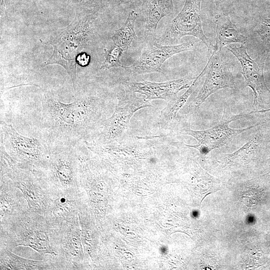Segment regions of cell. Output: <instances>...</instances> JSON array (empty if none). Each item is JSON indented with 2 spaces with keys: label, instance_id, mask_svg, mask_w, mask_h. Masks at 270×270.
Listing matches in <instances>:
<instances>
[{
  "label": "cell",
  "instance_id": "1",
  "mask_svg": "<svg viewBox=\"0 0 270 270\" xmlns=\"http://www.w3.org/2000/svg\"><path fill=\"white\" fill-rule=\"evenodd\" d=\"M42 126L52 145H74L88 142L106 119L104 102L86 95L65 104L45 94L42 100Z\"/></svg>",
  "mask_w": 270,
  "mask_h": 270
},
{
  "label": "cell",
  "instance_id": "2",
  "mask_svg": "<svg viewBox=\"0 0 270 270\" xmlns=\"http://www.w3.org/2000/svg\"><path fill=\"white\" fill-rule=\"evenodd\" d=\"M52 227L44 215L29 208L24 212L0 220V248L12 250L29 247L42 256H55L51 243Z\"/></svg>",
  "mask_w": 270,
  "mask_h": 270
},
{
  "label": "cell",
  "instance_id": "3",
  "mask_svg": "<svg viewBox=\"0 0 270 270\" xmlns=\"http://www.w3.org/2000/svg\"><path fill=\"white\" fill-rule=\"evenodd\" d=\"M95 18L96 15L76 12L72 22L56 32L46 42L52 46L53 52L44 66L58 64L63 67L70 78L75 91L78 86L76 59L95 34Z\"/></svg>",
  "mask_w": 270,
  "mask_h": 270
},
{
  "label": "cell",
  "instance_id": "4",
  "mask_svg": "<svg viewBox=\"0 0 270 270\" xmlns=\"http://www.w3.org/2000/svg\"><path fill=\"white\" fill-rule=\"evenodd\" d=\"M0 148L18 167L42 173L48 166L50 147L41 139L22 135L1 120Z\"/></svg>",
  "mask_w": 270,
  "mask_h": 270
},
{
  "label": "cell",
  "instance_id": "5",
  "mask_svg": "<svg viewBox=\"0 0 270 270\" xmlns=\"http://www.w3.org/2000/svg\"><path fill=\"white\" fill-rule=\"evenodd\" d=\"M0 175L7 176L22 192L30 210L44 215L54 195L41 172L18 167L0 148Z\"/></svg>",
  "mask_w": 270,
  "mask_h": 270
},
{
  "label": "cell",
  "instance_id": "6",
  "mask_svg": "<svg viewBox=\"0 0 270 270\" xmlns=\"http://www.w3.org/2000/svg\"><path fill=\"white\" fill-rule=\"evenodd\" d=\"M74 146L56 144L50 147L48 166L42 174L54 196L80 190L81 156Z\"/></svg>",
  "mask_w": 270,
  "mask_h": 270
},
{
  "label": "cell",
  "instance_id": "7",
  "mask_svg": "<svg viewBox=\"0 0 270 270\" xmlns=\"http://www.w3.org/2000/svg\"><path fill=\"white\" fill-rule=\"evenodd\" d=\"M52 227V245L56 255L51 257L55 270H82L86 266L78 216Z\"/></svg>",
  "mask_w": 270,
  "mask_h": 270
},
{
  "label": "cell",
  "instance_id": "8",
  "mask_svg": "<svg viewBox=\"0 0 270 270\" xmlns=\"http://www.w3.org/2000/svg\"><path fill=\"white\" fill-rule=\"evenodd\" d=\"M117 98L118 103L113 114L106 120L89 140L94 137V140L85 142L96 144L114 142L127 128L135 112L151 106L150 100L137 96L135 92L126 86L118 92Z\"/></svg>",
  "mask_w": 270,
  "mask_h": 270
},
{
  "label": "cell",
  "instance_id": "9",
  "mask_svg": "<svg viewBox=\"0 0 270 270\" xmlns=\"http://www.w3.org/2000/svg\"><path fill=\"white\" fill-rule=\"evenodd\" d=\"M206 78L195 98L186 107V111L194 113L211 94L218 90L235 87L233 77L234 65L232 60L222 51H213L206 64Z\"/></svg>",
  "mask_w": 270,
  "mask_h": 270
},
{
  "label": "cell",
  "instance_id": "10",
  "mask_svg": "<svg viewBox=\"0 0 270 270\" xmlns=\"http://www.w3.org/2000/svg\"><path fill=\"white\" fill-rule=\"evenodd\" d=\"M142 49L138 58L132 64L124 68L135 74L152 72L164 73L162 66L172 56L182 52L192 50L195 44L192 41L176 45L164 46L158 43L155 37H150Z\"/></svg>",
  "mask_w": 270,
  "mask_h": 270
},
{
  "label": "cell",
  "instance_id": "11",
  "mask_svg": "<svg viewBox=\"0 0 270 270\" xmlns=\"http://www.w3.org/2000/svg\"><path fill=\"white\" fill-rule=\"evenodd\" d=\"M246 114H238L228 117L222 120L214 126L202 130H194L190 128L182 130L180 132L182 134L192 136L198 141L195 145H186L187 146L197 149L202 156H206L212 150L219 148L226 145L238 134L246 132L254 126L260 124L242 129H234L230 126V124L236 120L244 118Z\"/></svg>",
  "mask_w": 270,
  "mask_h": 270
},
{
  "label": "cell",
  "instance_id": "12",
  "mask_svg": "<svg viewBox=\"0 0 270 270\" xmlns=\"http://www.w3.org/2000/svg\"><path fill=\"white\" fill-rule=\"evenodd\" d=\"M202 0H186L179 14L172 20L166 36L170 40H179L187 36L196 37L214 50V46L204 34L202 26L200 6Z\"/></svg>",
  "mask_w": 270,
  "mask_h": 270
},
{
  "label": "cell",
  "instance_id": "13",
  "mask_svg": "<svg viewBox=\"0 0 270 270\" xmlns=\"http://www.w3.org/2000/svg\"><path fill=\"white\" fill-rule=\"evenodd\" d=\"M226 48L236 58L241 64L246 84L253 92V106L260 105L264 98L270 96V90L266 84L264 75L266 56H258L252 59L244 44L238 47L228 45Z\"/></svg>",
  "mask_w": 270,
  "mask_h": 270
},
{
  "label": "cell",
  "instance_id": "14",
  "mask_svg": "<svg viewBox=\"0 0 270 270\" xmlns=\"http://www.w3.org/2000/svg\"><path fill=\"white\" fill-rule=\"evenodd\" d=\"M195 78L186 76L162 82H126V85L134 92L144 95L146 99L150 101L161 99L169 102L178 97L180 91L188 88Z\"/></svg>",
  "mask_w": 270,
  "mask_h": 270
},
{
  "label": "cell",
  "instance_id": "15",
  "mask_svg": "<svg viewBox=\"0 0 270 270\" xmlns=\"http://www.w3.org/2000/svg\"><path fill=\"white\" fill-rule=\"evenodd\" d=\"M86 208L84 192L80 190L56 194L44 214L50 225H56L78 216Z\"/></svg>",
  "mask_w": 270,
  "mask_h": 270
},
{
  "label": "cell",
  "instance_id": "16",
  "mask_svg": "<svg viewBox=\"0 0 270 270\" xmlns=\"http://www.w3.org/2000/svg\"><path fill=\"white\" fill-rule=\"evenodd\" d=\"M0 220L24 212L28 209L22 192L6 175H0Z\"/></svg>",
  "mask_w": 270,
  "mask_h": 270
},
{
  "label": "cell",
  "instance_id": "17",
  "mask_svg": "<svg viewBox=\"0 0 270 270\" xmlns=\"http://www.w3.org/2000/svg\"><path fill=\"white\" fill-rule=\"evenodd\" d=\"M144 33L146 36L156 37L159 22L174 13L173 0H143Z\"/></svg>",
  "mask_w": 270,
  "mask_h": 270
},
{
  "label": "cell",
  "instance_id": "18",
  "mask_svg": "<svg viewBox=\"0 0 270 270\" xmlns=\"http://www.w3.org/2000/svg\"><path fill=\"white\" fill-rule=\"evenodd\" d=\"M216 44L213 51L218 52L233 43L244 44L247 38L240 32L228 14L220 13L215 16Z\"/></svg>",
  "mask_w": 270,
  "mask_h": 270
},
{
  "label": "cell",
  "instance_id": "19",
  "mask_svg": "<svg viewBox=\"0 0 270 270\" xmlns=\"http://www.w3.org/2000/svg\"><path fill=\"white\" fill-rule=\"evenodd\" d=\"M0 270H55L51 257L32 260L20 257L6 248L0 249Z\"/></svg>",
  "mask_w": 270,
  "mask_h": 270
},
{
  "label": "cell",
  "instance_id": "20",
  "mask_svg": "<svg viewBox=\"0 0 270 270\" xmlns=\"http://www.w3.org/2000/svg\"><path fill=\"white\" fill-rule=\"evenodd\" d=\"M259 136H254L236 151L222 154L218 160L224 169L238 168L247 165L254 156L259 145Z\"/></svg>",
  "mask_w": 270,
  "mask_h": 270
},
{
  "label": "cell",
  "instance_id": "21",
  "mask_svg": "<svg viewBox=\"0 0 270 270\" xmlns=\"http://www.w3.org/2000/svg\"><path fill=\"white\" fill-rule=\"evenodd\" d=\"M206 66L192 82V84L182 95L168 102L166 106L162 110L159 116V124L163 128L168 126L174 119L178 112L184 106L188 99L193 92L200 80L202 77L206 74Z\"/></svg>",
  "mask_w": 270,
  "mask_h": 270
},
{
  "label": "cell",
  "instance_id": "22",
  "mask_svg": "<svg viewBox=\"0 0 270 270\" xmlns=\"http://www.w3.org/2000/svg\"><path fill=\"white\" fill-rule=\"evenodd\" d=\"M138 14L134 10L130 12L128 18L122 27L115 30L112 40L115 46L126 50L132 42L137 38L134 30Z\"/></svg>",
  "mask_w": 270,
  "mask_h": 270
},
{
  "label": "cell",
  "instance_id": "23",
  "mask_svg": "<svg viewBox=\"0 0 270 270\" xmlns=\"http://www.w3.org/2000/svg\"><path fill=\"white\" fill-rule=\"evenodd\" d=\"M76 12L90 15L96 14L110 6L120 4L118 0H71Z\"/></svg>",
  "mask_w": 270,
  "mask_h": 270
},
{
  "label": "cell",
  "instance_id": "24",
  "mask_svg": "<svg viewBox=\"0 0 270 270\" xmlns=\"http://www.w3.org/2000/svg\"><path fill=\"white\" fill-rule=\"evenodd\" d=\"M104 60L100 70H108L112 68H122L124 66L120 62V58L124 50L118 46H114L110 50H105Z\"/></svg>",
  "mask_w": 270,
  "mask_h": 270
},
{
  "label": "cell",
  "instance_id": "25",
  "mask_svg": "<svg viewBox=\"0 0 270 270\" xmlns=\"http://www.w3.org/2000/svg\"><path fill=\"white\" fill-rule=\"evenodd\" d=\"M264 45L270 48V18L264 19L256 30Z\"/></svg>",
  "mask_w": 270,
  "mask_h": 270
},
{
  "label": "cell",
  "instance_id": "26",
  "mask_svg": "<svg viewBox=\"0 0 270 270\" xmlns=\"http://www.w3.org/2000/svg\"><path fill=\"white\" fill-rule=\"evenodd\" d=\"M90 56L85 52H81L78 56L76 61V64L80 66H86L90 62Z\"/></svg>",
  "mask_w": 270,
  "mask_h": 270
},
{
  "label": "cell",
  "instance_id": "27",
  "mask_svg": "<svg viewBox=\"0 0 270 270\" xmlns=\"http://www.w3.org/2000/svg\"><path fill=\"white\" fill-rule=\"evenodd\" d=\"M9 0H0V13L1 14L6 10Z\"/></svg>",
  "mask_w": 270,
  "mask_h": 270
},
{
  "label": "cell",
  "instance_id": "28",
  "mask_svg": "<svg viewBox=\"0 0 270 270\" xmlns=\"http://www.w3.org/2000/svg\"><path fill=\"white\" fill-rule=\"evenodd\" d=\"M136 0L142 1L143 0H118L120 4L122 5H130L134 3Z\"/></svg>",
  "mask_w": 270,
  "mask_h": 270
},
{
  "label": "cell",
  "instance_id": "29",
  "mask_svg": "<svg viewBox=\"0 0 270 270\" xmlns=\"http://www.w3.org/2000/svg\"><path fill=\"white\" fill-rule=\"evenodd\" d=\"M224 0H214L215 4L217 8H220Z\"/></svg>",
  "mask_w": 270,
  "mask_h": 270
}]
</instances>
